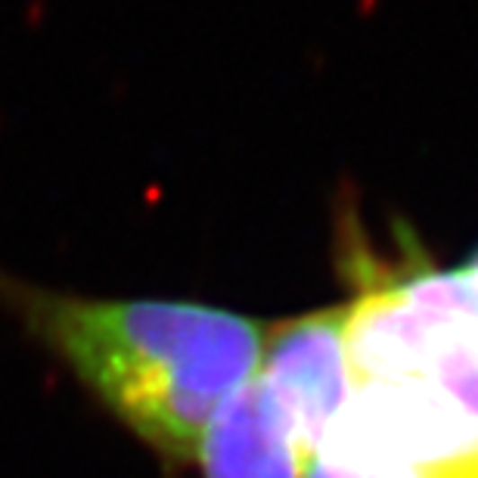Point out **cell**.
Wrapping results in <instances>:
<instances>
[{"label": "cell", "instance_id": "3957f363", "mask_svg": "<svg viewBox=\"0 0 478 478\" xmlns=\"http://www.w3.org/2000/svg\"><path fill=\"white\" fill-rule=\"evenodd\" d=\"M345 336L348 302L268 326L255 376L270 394L302 466L351 394Z\"/></svg>", "mask_w": 478, "mask_h": 478}, {"label": "cell", "instance_id": "6da1fadb", "mask_svg": "<svg viewBox=\"0 0 478 478\" xmlns=\"http://www.w3.org/2000/svg\"><path fill=\"white\" fill-rule=\"evenodd\" d=\"M351 394L302 478H478V307L460 270L351 255Z\"/></svg>", "mask_w": 478, "mask_h": 478}, {"label": "cell", "instance_id": "277c9868", "mask_svg": "<svg viewBox=\"0 0 478 478\" xmlns=\"http://www.w3.org/2000/svg\"><path fill=\"white\" fill-rule=\"evenodd\" d=\"M196 460L205 478H302V456L258 376L217 410Z\"/></svg>", "mask_w": 478, "mask_h": 478}, {"label": "cell", "instance_id": "5b68a950", "mask_svg": "<svg viewBox=\"0 0 478 478\" xmlns=\"http://www.w3.org/2000/svg\"><path fill=\"white\" fill-rule=\"evenodd\" d=\"M460 273H463V279H466L469 296H473V302H475V307H478V252L473 255V261H469V264H463Z\"/></svg>", "mask_w": 478, "mask_h": 478}, {"label": "cell", "instance_id": "7a4b0ae2", "mask_svg": "<svg viewBox=\"0 0 478 478\" xmlns=\"http://www.w3.org/2000/svg\"><path fill=\"white\" fill-rule=\"evenodd\" d=\"M0 305L168 460H196L217 410L258 373L268 326L208 305L119 302L0 270Z\"/></svg>", "mask_w": 478, "mask_h": 478}]
</instances>
